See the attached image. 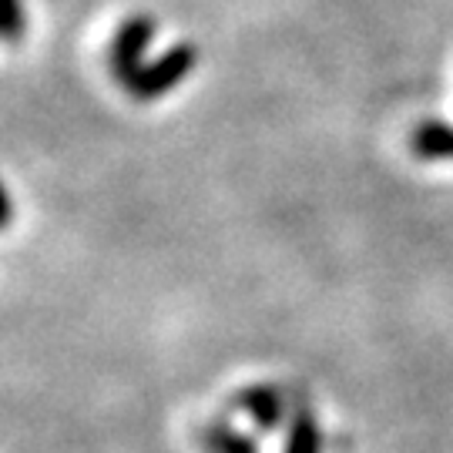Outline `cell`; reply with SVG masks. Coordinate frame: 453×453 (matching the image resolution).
Masks as SVG:
<instances>
[{"mask_svg": "<svg viewBox=\"0 0 453 453\" xmlns=\"http://www.w3.org/2000/svg\"><path fill=\"white\" fill-rule=\"evenodd\" d=\"M155 37V17L148 14H134L128 17L111 41V50H108V65H111L114 81H121V88H128L138 71H142V54H145L148 41Z\"/></svg>", "mask_w": 453, "mask_h": 453, "instance_id": "obj_2", "label": "cell"}, {"mask_svg": "<svg viewBox=\"0 0 453 453\" xmlns=\"http://www.w3.org/2000/svg\"><path fill=\"white\" fill-rule=\"evenodd\" d=\"M198 65V48L195 44H175L172 50H165L158 61H151L138 71V78L125 88L131 97L138 101H151V97H162L168 95L172 88H179L188 74Z\"/></svg>", "mask_w": 453, "mask_h": 453, "instance_id": "obj_1", "label": "cell"}, {"mask_svg": "<svg viewBox=\"0 0 453 453\" xmlns=\"http://www.w3.org/2000/svg\"><path fill=\"white\" fill-rule=\"evenodd\" d=\"M235 406L252 417V423L259 426V430H275L279 423L286 420V396H282V389L275 387H245L235 393Z\"/></svg>", "mask_w": 453, "mask_h": 453, "instance_id": "obj_3", "label": "cell"}, {"mask_svg": "<svg viewBox=\"0 0 453 453\" xmlns=\"http://www.w3.org/2000/svg\"><path fill=\"white\" fill-rule=\"evenodd\" d=\"M282 453H323V430L309 410H296L289 417V434H286Z\"/></svg>", "mask_w": 453, "mask_h": 453, "instance_id": "obj_5", "label": "cell"}, {"mask_svg": "<svg viewBox=\"0 0 453 453\" xmlns=\"http://www.w3.org/2000/svg\"><path fill=\"white\" fill-rule=\"evenodd\" d=\"M410 151L423 162L453 158V125H447V121H420L410 134Z\"/></svg>", "mask_w": 453, "mask_h": 453, "instance_id": "obj_4", "label": "cell"}, {"mask_svg": "<svg viewBox=\"0 0 453 453\" xmlns=\"http://www.w3.org/2000/svg\"><path fill=\"white\" fill-rule=\"evenodd\" d=\"M0 27H4V37H7V41H17V37L24 34L27 17H24L20 0H4V20H0Z\"/></svg>", "mask_w": 453, "mask_h": 453, "instance_id": "obj_7", "label": "cell"}, {"mask_svg": "<svg viewBox=\"0 0 453 453\" xmlns=\"http://www.w3.org/2000/svg\"><path fill=\"white\" fill-rule=\"evenodd\" d=\"M209 447H211V453H259L256 440L239 434V430H232L228 423L209 426Z\"/></svg>", "mask_w": 453, "mask_h": 453, "instance_id": "obj_6", "label": "cell"}]
</instances>
